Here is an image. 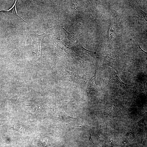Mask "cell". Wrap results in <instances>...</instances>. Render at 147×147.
<instances>
[{
  "instance_id": "7a4b0ae2",
  "label": "cell",
  "mask_w": 147,
  "mask_h": 147,
  "mask_svg": "<svg viewBox=\"0 0 147 147\" xmlns=\"http://www.w3.org/2000/svg\"><path fill=\"white\" fill-rule=\"evenodd\" d=\"M24 126L23 125L18 124L15 125L13 128L14 130L16 131L18 130V131L21 132L25 130V128Z\"/></svg>"
},
{
  "instance_id": "3957f363",
  "label": "cell",
  "mask_w": 147,
  "mask_h": 147,
  "mask_svg": "<svg viewBox=\"0 0 147 147\" xmlns=\"http://www.w3.org/2000/svg\"><path fill=\"white\" fill-rule=\"evenodd\" d=\"M89 140L90 141L92 142V143H93V144H94V143L93 142V141H92V139H91V134H90V137H89Z\"/></svg>"
},
{
  "instance_id": "6da1fadb",
  "label": "cell",
  "mask_w": 147,
  "mask_h": 147,
  "mask_svg": "<svg viewBox=\"0 0 147 147\" xmlns=\"http://www.w3.org/2000/svg\"><path fill=\"white\" fill-rule=\"evenodd\" d=\"M110 73L111 76L115 82L119 85L123 89H127L131 86L130 85L125 84L121 81L116 72H115L114 71H113V69L110 68Z\"/></svg>"
}]
</instances>
